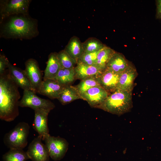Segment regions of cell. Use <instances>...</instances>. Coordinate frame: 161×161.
I'll list each match as a JSON object with an SVG mask.
<instances>
[{
	"label": "cell",
	"mask_w": 161,
	"mask_h": 161,
	"mask_svg": "<svg viewBox=\"0 0 161 161\" xmlns=\"http://www.w3.org/2000/svg\"><path fill=\"white\" fill-rule=\"evenodd\" d=\"M38 32L35 21L25 15L11 18L4 25L2 30L6 37L20 39L35 37Z\"/></svg>",
	"instance_id": "2"
},
{
	"label": "cell",
	"mask_w": 161,
	"mask_h": 161,
	"mask_svg": "<svg viewBox=\"0 0 161 161\" xmlns=\"http://www.w3.org/2000/svg\"><path fill=\"white\" fill-rule=\"evenodd\" d=\"M35 93L30 90H24L23 96L19 101V106L29 107L34 110L41 109L51 111L55 108L54 104L51 101L41 98Z\"/></svg>",
	"instance_id": "6"
},
{
	"label": "cell",
	"mask_w": 161,
	"mask_h": 161,
	"mask_svg": "<svg viewBox=\"0 0 161 161\" xmlns=\"http://www.w3.org/2000/svg\"><path fill=\"white\" fill-rule=\"evenodd\" d=\"M115 52L113 49L106 46L98 53L95 65L102 72L105 70L109 61Z\"/></svg>",
	"instance_id": "21"
},
{
	"label": "cell",
	"mask_w": 161,
	"mask_h": 161,
	"mask_svg": "<svg viewBox=\"0 0 161 161\" xmlns=\"http://www.w3.org/2000/svg\"><path fill=\"white\" fill-rule=\"evenodd\" d=\"M24 70L34 92L38 93L43 81L42 75L38 63L35 59L30 58L25 63Z\"/></svg>",
	"instance_id": "9"
},
{
	"label": "cell",
	"mask_w": 161,
	"mask_h": 161,
	"mask_svg": "<svg viewBox=\"0 0 161 161\" xmlns=\"http://www.w3.org/2000/svg\"><path fill=\"white\" fill-rule=\"evenodd\" d=\"M83 47L84 53L95 52L99 51L106 45L96 38H90L82 43Z\"/></svg>",
	"instance_id": "24"
},
{
	"label": "cell",
	"mask_w": 161,
	"mask_h": 161,
	"mask_svg": "<svg viewBox=\"0 0 161 161\" xmlns=\"http://www.w3.org/2000/svg\"><path fill=\"white\" fill-rule=\"evenodd\" d=\"M57 55L61 68L73 69L77 64V61L72 58L64 49L58 53Z\"/></svg>",
	"instance_id": "25"
},
{
	"label": "cell",
	"mask_w": 161,
	"mask_h": 161,
	"mask_svg": "<svg viewBox=\"0 0 161 161\" xmlns=\"http://www.w3.org/2000/svg\"><path fill=\"white\" fill-rule=\"evenodd\" d=\"M4 161H26L30 159L23 149H11L2 157Z\"/></svg>",
	"instance_id": "23"
},
{
	"label": "cell",
	"mask_w": 161,
	"mask_h": 161,
	"mask_svg": "<svg viewBox=\"0 0 161 161\" xmlns=\"http://www.w3.org/2000/svg\"><path fill=\"white\" fill-rule=\"evenodd\" d=\"M39 136L35 138L30 144L26 151L32 161H49V155L45 144Z\"/></svg>",
	"instance_id": "8"
},
{
	"label": "cell",
	"mask_w": 161,
	"mask_h": 161,
	"mask_svg": "<svg viewBox=\"0 0 161 161\" xmlns=\"http://www.w3.org/2000/svg\"><path fill=\"white\" fill-rule=\"evenodd\" d=\"M64 50L77 62L84 52L82 43L75 36L71 38Z\"/></svg>",
	"instance_id": "19"
},
{
	"label": "cell",
	"mask_w": 161,
	"mask_h": 161,
	"mask_svg": "<svg viewBox=\"0 0 161 161\" xmlns=\"http://www.w3.org/2000/svg\"><path fill=\"white\" fill-rule=\"evenodd\" d=\"M58 53L54 52L50 54L44 71L43 80L55 79L61 68L57 55Z\"/></svg>",
	"instance_id": "18"
},
{
	"label": "cell",
	"mask_w": 161,
	"mask_h": 161,
	"mask_svg": "<svg viewBox=\"0 0 161 161\" xmlns=\"http://www.w3.org/2000/svg\"><path fill=\"white\" fill-rule=\"evenodd\" d=\"M10 62L7 58L4 55H0V75H1L6 72L8 68Z\"/></svg>",
	"instance_id": "28"
},
{
	"label": "cell",
	"mask_w": 161,
	"mask_h": 161,
	"mask_svg": "<svg viewBox=\"0 0 161 161\" xmlns=\"http://www.w3.org/2000/svg\"><path fill=\"white\" fill-rule=\"evenodd\" d=\"M57 99L62 104L65 105L82 98L75 86L69 85L65 87Z\"/></svg>",
	"instance_id": "20"
},
{
	"label": "cell",
	"mask_w": 161,
	"mask_h": 161,
	"mask_svg": "<svg viewBox=\"0 0 161 161\" xmlns=\"http://www.w3.org/2000/svg\"><path fill=\"white\" fill-rule=\"evenodd\" d=\"M76 78L81 80L87 78L95 77L101 72L95 65H88L78 62L74 68Z\"/></svg>",
	"instance_id": "17"
},
{
	"label": "cell",
	"mask_w": 161,
	"mask_h": 161,
	"mask_svg": "<svg viewBox=\"0 0 161 161\" xmlns=\"http://www.w3.org/2000/svg\"><path fill=\"white\" fill-rule=\"evenodd\" d=\"M138 73L136 68L131 62L129 66L120 76L117 89L132 92L134 82Z\"/></svg>",
	"instance_id": "13"
},
{
	"label": "cell",
	"mask_w": 161,
	"mask_h": 161,
	"mask_svg": "<svg viewBox=\"0 0 161 161\" xmlns=\"http://www.w3.org/2000/svg\"><path fill=\"white\" fill-rule=\"evenodd\" d=\"M156 2L157 7L156 18L161 19V0H156Z\"/></svg>",
	"instance_id": "29"
},
{
	"label": "cell",
	"mask_w": 161,
	"mask_h": 161,
	"mask_svg": "<svg viewBox=\"0 0 161 161\" xmlns=\"http://www.w3.org/2000/svg\"><path fill=\"white\" fill-rule=\"evenodd\" d=\"M132 92L117 89L110 94L97 108L120 116L130 112L133 107Z\"/></svg>",
	"instance_id": "3"
},
{
	"label": "cell",
	"mask_w": 161,
	"mask_h": 161,
	"mask_svg": "<svg viewBox=\"0 0 161 161\" xmlns=\"http://www.w3.org/2000/svg\"><path fill=\"white\" fill-rule=\"evenodd\" d=\"M30 0H10L4 1L1 5V21L5 17L14 14L27 15Z\"/></svg>",
	"instance_id": "7"
},
{
	"label": "cell",
	"mask_w": 161,
	"mask_h": 161,
	"mask_svg": "<svg viewBox=\"0 0 161 161\" xmlns=\"http://www.w3.org/2000/svg\"><path fill=\"white\" fill-rule=\"evenodd\" d=\"M75 78L74 68H61L54 79L61 84L67 86L70 85Z\"/></svg>",
	"instance_id": "22"
},
{
	"label": "cell",
	"mask_w": 161,
	"mask_h": 161,
	"mask_svg": "<svg viewBox=\"0 0 161 161\" xmlns=\"http://www.w3.org/2000/svg\"><path fill=\"white\" fill-rule=\"evenodd\" d=\"M7 69L10 77L19 87L24 90H27L34 92L24 70L13 65L10 62Z\"/></svg>",
	"instance_id": "15"
},
{
	"label": "cell",
	"mask_w": 161,
	"mask_h": 161,
	"mask_svg": "<svg viewBox=\"0 0 161 161\" xmlns=\"http://www.w3.org/2000/svg\"><path fill=\"white\" fill-rule=\"evenodd\" d=\"M109 94L100 86L92 87L81 95L82 99L92 107L97 108Z\"/></svg>",
	"instance_id": "12"
},
{
	"label": "cell",
	"mask_w": 161,
	"mask_h": 161,
	"mask_svg": "<svg viewBox=\"0 0 161 161\" xmlns=\"http://www.w3.org/2000/svg\"><path fill=\"white\" fill-rule=\"evenodd\" d=\"M65 86L54 79L43 80L38 93L51 99H57Z\"/></svg>",
	"instance_id": "14"
},
{
	"label": "cell",
	"mask_w": 161,
	"mask_h": 161,
	"mask_svg": "<svg viewBox=\"0 0 161 161\" xmlns=\"http://www.w3.org/2000/svg\"><path fill=\"white\" fill-rule=\"evenodd\" d=\"M98 86V83L95 77H91L83 79L75 86L78 93L81 95L90 88Z\"/></svg>",
	"instance_id": "26"
},
{
	"label": "cell",
	"mask_w": 161,
	"mask_h": 161,
	"mask_svg": "<svg viewBox=\"0 0 161 161\" xmlns=\"http://www.w3.org/2000/svg\"><path fill=\"white\" fill-rule=\"evenodd\" d=\"M49 156L53 160L58 161L65 156L69 147V143L65 139L50 134L44 140Z\"/></svg>",
	"instance_id": "5"
},
{
	"label": "cell",
	"mask_w": 161,
	"mask_h": 161,
	"mask_svg": "<svg viewBox=\"0 0 161 161\" xmlns=\"http://www.w3.org/2000/svg\"><path fill=\"white\" fill-rule=\"evenodd\" d=\"M121 74L106 69L95 77L100 85L110 94L117 90Z\"/></svg>",
	"instance_id": "10"
},
{
	"label": "cell",
	"mask_w": 161,
	"mask_h": 161,
	"mask_svg": "<svg viewBox=\"0 0 161 161\" xmlns=\"http://www.w3.org/2000/svg\"><path fill=\"white\" fill-rule=\"evenodd\" d=\"M100 51L93 52H83L78 62L88 65H95L98 54Z\"/></svg>",
	"instance_id": "27"
},
{
	"label": "cell",
	"mask_w": 161,
	"mask_h": 161,
	"mask_svg": "<svg viewBox=\"0 0 161 161\" xmlns=\"http://www.w3.org/2000/svg\"><path fill=\"white\" fill-rule=\"evenodd\" d=\"M130 63L122 54L115 51L109 61L106 69L121 73L127 69Z\"/></svg>",
	"instance_id": "16"
},
{
	"label": "cell",
	"mask_w": 161,
	"mask_h": 161,
	"mask_svg": "<svg viewBox=\"0 0 161 161\" xmlns=\"http://www.w3.org/2000/svg\"><path fill=\"white\" fill-rule=\"evenodd\" d=\"M30 126L25 122L18 123L12 130L4 135L3 141L10 149H23L27 145Z\"/></svg>",
	"instance_id": "4"
},
{
	"label": "cell",
	"mask_w": 161,
	"mask_h": 161,
	"mask_svg": "<svg viewBox=\"0 0 161 161\" xmlns=\"http://www.w3.org/2000/svg\"><path fill=\"white\" fill-rule=\"evenodd\" d=\"M19 87L11 78L8 69L0 75V119L14 120L19 115Z\"/></svg>",
	"instance_id": "1"
},
{
	"label": "cell",
	"mask_w": 161,
	"mask_h": 161,
	"mask_svg": "<svg viewBox=\"0 0 161 161\" xmlns=\"http://www.w3.org/2000/svg\"><path fill=\"white\" fill-rule=\"evenodd\" d=\"M34 119L33 124L34 129L38 133L42 140L49 135V130L48 126V117L50 110L41 109L34 110Z\"/></svg>",
	"instance_id": "11"
}]
</instances>
